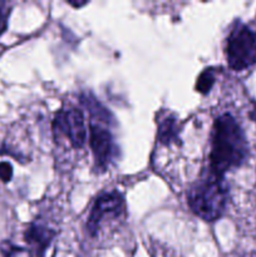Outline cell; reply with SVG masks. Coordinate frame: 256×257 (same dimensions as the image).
<instances>
[{"mask_svg":"<svg viewBox=\"0 0 256 257\" xmlns=\"http://www.w3.org/2000/svg\"><path fill=\"white\" fill-rule=\"evenodd\" d=\"M248 156L246 136L231 114L216 118L211 135L210 171L223 177L226 172L243 165Z\"/></svg>","mask_w":256,"mask_h":257,"instance_id":"cell-1","label":"cell"},{"mask_svg":"<svg viewBox=\"0 0 256 257\" xmlns=\"http://www.w3.org/2000/svg\"><path fill=\"white\" fill-rule=\"evenodd\" d=\"M230 191L225 178L208 170L187 192L191 211L202 220L213 222L225 213Z\"/></svg>","mask_w":256,"mask_h":257,"instance_id":"cell-2","label":"cell"},{"mask_svg":"<svg viewBox=\"0 0 256 257\" xmlns=\"http://www.w3.org/2000/svg\"><path fill=\"white\" fill-rule=\"evenodd\" d=\"M228 67L243 70L256 64V33L245 23L236 20L226 40Z\"/></svg>","mask_w":256,"mask_h":257,"instance_id":"cell-3","label":"cell"},{"mask_svg":"<svg viewBox=\"0 0 256 257\" xmlns=\"http://www.w3.org/2000/svg\"><path fill=\"white\" fill-rule=\"evenodd\" d=\"M107 123L92 119L89 125V146L94 157L97 172H105L117 160L118 146L110 131L105 127Z\"/></svg>","mask_w":256,"mask_h":257,"instance_id":"cell-4","label":"cell"},{"mask_svg":"<svg viewBox=\"0 0 256 257\" xmlns=\"http://www.w3.org/2000/svg\"><path fill=\"white\" fill-rule=\"evenodd\" d=\"M124 198L117 191L104 192L95 200L89 217L87 221V230L90 236H97L105 220H114L124 213Z\"/></svg>","mask_w":256,"mask_h":257,"instance_id":"cell-5","label":"cell"},{"mask_svg":"<svg viewBox=\"0 0 256 257\" xmlns=\"http://www.w3.org/2000/svg\"><path fill=\"white\" fill-rule=\"evenodd\" d=\"M53 132L55 137H67L73 148L84 147L87 141V128L82 110L77 108L59 110L53 120Z\"/></svg>","mask_w":256,"mask_h":257,"instance_id":"cell-6","label":"cell"},{"mask_svg":"<svg viewBox=\"0 0 256 257\" xmlns=\"http://www.w3.org/2000/svg\"><path fill=\"white\" fill-rule=\"evenodd\" d=\"M55 235H57V231L50 228L43 221L37 220L28 226L24 233V238L28 245L34 251L35 255L38 257H43Z\"/></svg>","mask_w":256,"mask_h":257,"instance_id":"cell-7","label":"cell"},{"mask_svg":"<svg viewBox=\"0 0 256 257\" xmlns=\"http://www.w3.org/2000/svg\"><path fill=\"white\" fill-rule=\"evenodd\" d=\"M158 132L157 138L160 143L166 146H171L172 143H178L180 141L181 127L178 123L177 117L172 113H166L165 115H161L157 120Z\"/></svg>","mask_w":256,"mask_h":257,"instance_id":"cell-8","label":"cell"},{"mask_svg":"<svg viewBox=\"0 0 256 257\" xmlns=\"http://www.w3.org/2000/svg\"><path fill=\"white\" fill-rule=\"evenodd\" d=\"M215 72L213 69H205L198 77L197 83H196V90L200 92L201 94H207L212 88L213 83H215Z\"/></svg>","mask_w":256,"mask_h":257,"instance_id":"cell-9","label":"cell"},{"mask_svg":"<svg viewBox=\"0 0 256 257\" xmlns=\"http://www.w3.org/2000/svg\"><path fill=\"white\" fill-rule=\"evenodd\" d=\"M0 250L4 257H32V253L29 252V250H25V248L19 247V246H15L10 242H3L0 246Z\"/></svg>","mask_w":256,"mask_h":257,"instance_id":"cell-10","label":"cell"},{"mask_svg":"<svg viewBox=\"0 0 256 257\" xmlns=\"http://www.w3.org/2000/svg\"><path fill=\"white\" fill-rule=\"evenodd\" d=\"M13 177V167L9 162H0V180L3 182H9Z\"/></svg>","mask_w":256,"mask_h":257,"instance_id":"cell-11","label":"cell"},{"mask_svg":"<svg viewBox=\"0 0 256 257\" xmlns=\"http://www.w3.org/2000/svg\"><path fill=\"white\" fill-rule=\"evenodd\" d=\"M5 8H7V4L4 2H0V23L3 22L5 17V10H7Z\"/></svg>","mask_w":256,"mask_h":257,"instance_id":"cell-12","label":"cell"},{"mask_svg":"<svg viewBox=\"0 0 256 257\" xmlns=\"http://www.w3.org/2000/svg\"><path fill=\"white\" fill-rule=\"evenodd\" d=\"M69 5H72V7H74V8H82V7H84V5H87V2H82V3L69 2Z\"/></svg>","mask_w":256,"mask_h":257,"instance_id":"cell-13","label":"cell"},{"mask_svg":"<svg viewBox=\"0 0 256 257\" xmlns=\"http://www.w3.org/2000/svg\"><path fill=\"white\" fill-rule=\"evenodd\" d=\"M250 118L252 119V122H255V124H256V104L253 105L252 110L250 112Z\"/></svg>","mask_w":256,"mask_h":257,"instance_id":"cell-14","label":"cell"},{"mask_svg":"<svg viewBox=\"0 0 256 257\" xmlns=\"http://www.w3.org/2000/svg\"><path fill=\"white\" fill-rule=\"evenodd\" d=\"M242 257H256V253H250V255H245Z\"/></svg>","mask_w":256,"mask_h":257,"instance_id":"cell-15","label":"cell"}]
</instances>
